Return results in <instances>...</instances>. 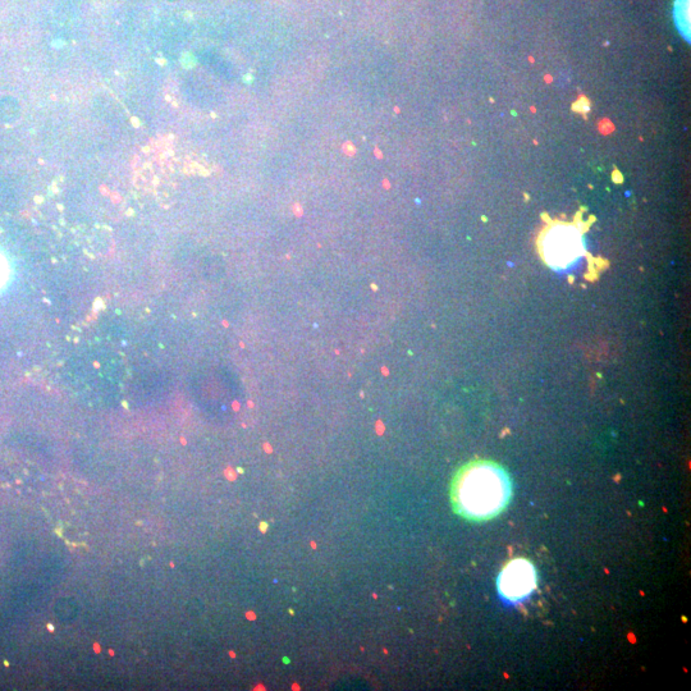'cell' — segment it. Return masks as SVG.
I'll return each mask as SVG.
<instances>
[{
    "mask_svg": "<svg viewBox=\"0 0 691 691\" xmlns=\"http://www.w3.org/2000/svg\"><path fill=\"white\" fill-rule=\"evenodd\" d=\"M539 251L548 267H570L585 254L583 230L574 223H552L539 239Z\"/></svg>",
    "mask_w": 691,
    "mask_h": 691,
    "instance_id": "7a4b0ae2",
    "label": "cell"
},
{
    "mask_svg": "<svg viewBox=\"0 0 691 691\" xmlns=\"http://www.w3.org/2000/svg\"><path fill=\"white\" fill-rule=\"evenodd\" d=\"M512 482L501 465L493 461L469 462L453 479V509L466 520L488 521L501 515L510 505Z\"/></svg>",
    "mask_w": 691,
    "mask_h": 691,
    "instance_id": "6da1fadb",
    "label": "cell"
},
{
    "mask_svg": "<svg viewBox=\"0 0 691 691\" xmlns=\"http://www.w3.org/2000/svg\"><path fill=\"white\" fill-rule=\"evenodd\" d=\"M537 587V572L533 564L524 558H516L502 570L498 588L510 601H521Z\"/></svg>",
    "mask_w": 691,
    "mask_h": 691,
    "instance_id": "3957f363",
    "label": "cell"
},
{
    "mask_svg": "<svg viewBox=\"0 0 691 691\" xmlns=\"http://www.w3.org/2000/svg\"><path fill=\"white\" fill-rule=\"evenodd\" d=\"M8 277V267L6 260L0 255V287L6 283Z\"/></svg>",
    "mask_w": 691,
    "mask_h": 691,
    "instance_id": "277c9868",
    "label": "cell"
}]
</instances>
